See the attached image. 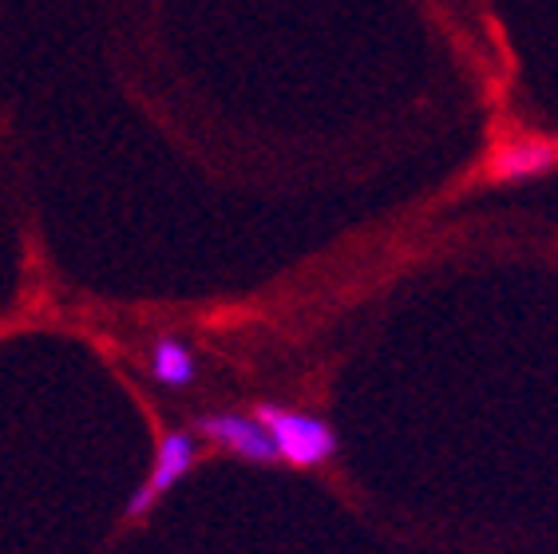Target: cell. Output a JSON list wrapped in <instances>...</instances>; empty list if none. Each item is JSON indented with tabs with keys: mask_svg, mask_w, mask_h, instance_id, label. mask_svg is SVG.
<instances>
[{
	"mask_svg": "<svg viewBox=\"0 0 558 554\" xmlns=\"http://www.w3.org/2000/svg\"><path fill=\"white\" fill-rule=\"evenodd\" d=\"M147 376L159 388H186L198 376V361H194V349L174 337V333H159L147 349Z\"/></svg>",
	"mask_w": 558,
	"mask_h": 554,
	"instance_id": "5",
	"label": "cell"
},
{
	"mask_svg": "<svg viewBox=\"0 0 558 554\" xmlns=\"http://www.w3.org/2000/svg\"><path fill=\"white\" fill-rule=\"evenodd\" d=\"M558 167V143L555 138H507L492 150L487 159V179L495 182H519V179H538Z\"/></svg>",
	"mask_w": 558,
	"mask_h": 554,
	"instance_id": "4",
	"label": "cell"
},
{
	"mask_svg": "<svg viewBox=\"0 0 558 554\" xmlns=\"http://www.w3.org/2000/svg\"><path fill=\"white\" fill-rule=\"evenodd\" d=\"M194 439H206L215 448L230 451V456L246 459V463H258V468H274L278 463V448L269 432L262 427L258 416H242V412H203L194 416Z\"/></svg>",
	"mask_w": 558,
	"mask_h": 554,
	"instance_id": "3",
	"label": "cell"
},
{
	"mask_svg": "<svg viewBox=\"0 0 558 554\" xmlns=\"http://www.w3.org/2000/svg\"><path fill=\"white\" fill-rule=\"evenodd\" d=\"M254 416L274 439L278 459H286L293 468H322L337 456V432L333 424H325L322 416L293 412L286 405H258Z\"/></svg>",
	"mask_w": 558,
	"mask_h": 554,
	"instance_id": "1",
	"label": "cell"
},
{
	"mask_svg": "<svg viewBox=\"0 0 558 554\" xmlns=\"http://www.w3.org/2000/svg\"><path fill=\"white\" fill-rule=\"evenodd\" d=\"M198 456H203V451H198L194 432H167V436L159 439V448H155L147 480H143V487L128 499V511L123 515H128V519H143L155 503L167 499V491H174L194 468H198Z\"/></svg>",
	"mask_w": 558,
	"mask_h": 554,
	"instance_id": "2",
	"label": "cell"
}]
</instances>
